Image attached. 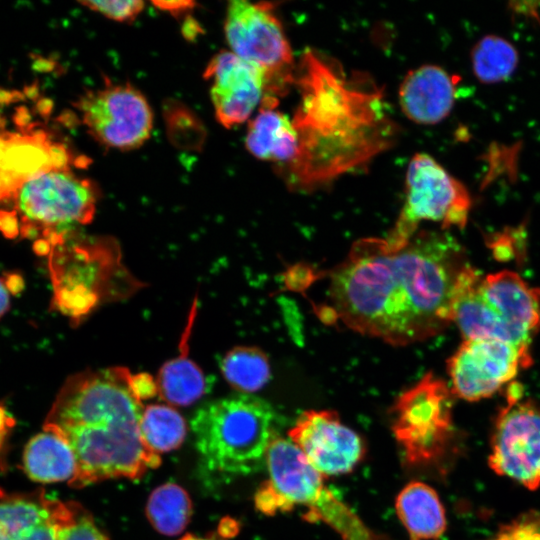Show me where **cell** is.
<instances>
[{
  "instance_id": "9a60e30c",
  "label": "cell",
  "mask_w": 540,
  "mask_h": 540,
  "mask_svg": "<svg viewBox=\"0 0 540 540\" xmlns=\"http://www.w3.org/2000/svg\"><path fill=\"white\" fill-rule=\"evenodd\" d=\"M204 78L216 119L231 128L249 119L266 95L264 74L231 51H221L208 63Z\"/></svg>"
},
{
  "instance_id": "52a82bcc",
  "label": "cell",
  "mask_w": 540,
  "mask_h": 540,
  "mask_svg": "<svg viewBox=\"0 0 540 540\" xmlns=\"http://www.w3.org/2000/svg\"><path fill=\"white\" fill-rule=\"evenodd\" d=\"M472 199L466 186L426 153L415 154L407 167L405 200L395 226L384 237L402 246L423 221L436 222L441 230L467 224Z\"/></svg>"
},
{
  "instance_id": "e575fe53",
  "label": "cell",
  "mask_w": 540,
  "mask_h": 540,
  "mask_svg": "<svg viewBox=\"0 0 540 540\" xmlns=\"http://www.w3.org/2000/svg\"><path fill=\"white\" fill-rule=\"evenodd\" d=\"M6 283L0 278V318L10 307L9 293Z\"/></svg>"
},
{
  "instance_id": "f1b7e54d",
  "label": "cell",
  "mask_w": 540,
  "mask_h": 540,
  "mask_svg": "<svg viewBox=\"0 0 540 540\" xmlns=\"http://www.w3.org/2000/svg\"><path fill=\"white\" fill-rule=\"evenodd\" d=\"M492 540H540V513L522 514L503 526Z\"/></svg>"
},
{
  "instance_id": "e0dca14e",
  "label": "cell",
  "mask_w": 540,
  "mask_h": 540,
  "mask_svg": "<svg viewBox=\"0 0 540 540\" xmlns=\"http://www.w3.org/2000/svg\"><path fill=\"white\" fill-rule=\"evenodd\" d=\"M458 80L444 68L425 64L406 74L398 91L403 114L421 125L443 121L456 101Z\"/></svg>"
},
{
  "instance_id": "4dcf8cb0",
  "label": "cell",
  "mask_w": 540,
  "mask_h": 540,
  "mask_svg": "<svg viewBox=\"0 0 540 540\" xmlns=\"http://www.w3.org/2000/svg\"><path fill=\"white\" fill-rule=\"evenodd\" d=\"M0 231L9 238L19 234L20 226L16 210H0Z\"/></svg>"
},
{
  "instance_id": "cb8c5ba5",
  "label": "cell",
  "mask_w": 540,
  "mask_h": 540,
  "mask_svg": "<svg viewBox=\"0 0 540 540\" xmlns=\"http://www.w3.org/2000/svg\"><path fill=\"white\" fill-rule=\"evenodd\" d=\"M220 369L233 388L245 393L260 390L271 376L268 357L257 347H234L222 358Z\"/></svg>"
},
{
  "instance_id": "30bf717a",
  "label": "cell",
  "mask_w": 540,
  "mask_h": 540,
  "mask_svg": "<svg viewBox=\"0 0 540 540\" xmlns=\"http://www.w3.org/2000/svg\"><path fill=\"white\" fill-rule=\"evenodd\" d=\"M522 397V387L512 383L495 419L488 463L498 475L536 490L540 487V408Z\"/></svg>"
},
{
  "instance_id": "603a6c76",
  "label": "cell",
  "mask_w": 540,
  "mask_h": 540,
  "mask_svg": "<svg viewBox=\"0 0 540 540\" xmlns=\"http://www.w3.org/2000/svg\"><path fill=\"white\" fill-rule=\"evenodd\" d=\"M474 76L483 84H495L507 80L519 63L516 47L507 39L487 34L481 37L470 51Z\"/></svg>"
},
{
  "instance_id": "7c38bea8",
  "label": "cell",
  "mask_w": 540,
  "mask_h": 540,
  "mask_svg": "<svg viewBox=\"0 0 540 540\" xmlns=\"http://www.w3.org/2000/svg\"><path fill=\"white\" fill-rule=\"evenodd\" d=\"M531 363L529 347L491 338L464 339L447 361L451 392L466 401L488 398Z\"/></svg>"
},
{
  "instance_id": "8992f818",
  "label": "cell",
  "mask_w": 540,
  "mask_h": 540,
  "mask_svg": "<svg viewBox=\"0 0 540 540\" xmlns=\"http://www.w3.org/2000/svg\"><path fill=\"white\" fill-rule=\"evenodd\" d=\"M14 200L21 216L20 233L39 237L36 242L50 252L78 226L92 221L98 190L91 180L71 170H58L27 181Z\"/></svg>"
},
{
  "instance_id": "d590c367",
  "label": "cell",
  "mask_w": 540,
  "mask_h": 540,
  "mask_svg": "<svg viewBox=\"0 0 540 540\" xmlns=\"http://www.w3.org/2000/svg\"><path fill=\"white\" fill-rule=\"evenodd\" d=\"M52 102L48 98L38 99L36 102V111L42 117L47 118L52 111Z\"/></svg>"
},
{
  "instance_id": "2e32d148",
  "label": "cell",
  "mask_w": 540,
  "mask_h": 540,
  "mask_svg": "<svg viewBox=\"0 0 540 540\" xmlns=\"http://www.w3.org/2000/svg\"><path fill=\"white\" fill-rule=\"evenodd\" d=\"M480 289L510 342L529 347L540 329V288L530 286L513 271L503 270L482 277Z\"/></svg>"
},
{
  "instance_id": "8d00e7d4",
  "label": "cell",
  "mask_w": 540,
  "mask_h": 540,
  "mask_svg": "<svg viewBox=\"0 0 540 540\" xmlns=\"http://www.w3.org/2000/svg\"><path fill=\"white\" fill-rule=\"evenodd\" d=\"M23 94L26 98L36 100L39 97V87L36 82L26 86L23 90Z\"/></svg>"
},
{
  "instance_id": "836d02e7",
  "label": "cell",
  "mask_w": 540,
  "mask_h": 540,
  "mask_svg": "<svg viewBox=\"0 0 540 540\" xmlns=\"http://www.w3.org/2000/svg\"><path fill=\"white\" fill-rule=\"evenodd\" d=\"M25 99L23 92L0 88V105H8Z\"/></svg>"
},
{
  "instance_id": "3957f363",
  "label": "cell",
  "mask_w": 540,
  "mask_h": 540,
  "mask_svg": "<svg viewBox=\"0 0 540 540\" xmlns=\"http://www.w3.org/2000/svg\"><path fill=\"white\" fill-rule=\"evenodd\" d=\"M298 83L302 100L292 120L298 154L286 168L293 186L308 188L366 161L388 144L381 95L311 50Z\"/></svg>"
},
{
  "instance_id": "44dd1931",
  "label": "cell",
  "mask_w": 540,
  "mask_h": 540,
  "mask_svg": "<svg viewBox=\"0 0 540 540\" xmlns=\"http://www.w3.org/2000/svg\"><path fill=\"white\" fill-rule=\"evenodd\" d=\"M27 475L34 481L52 483L68 480L77 474V460L69 443L48 429L28 442L23 454Z\"/></svg>"
},
{
  "instance_id": "74e56055",
  "label": "cell",
  "mask_w": 540,
  "mask_h": 540,
  "mask_svg": "<svg viewBox=\"0 0 540 540\" xmlns=\"http://www.w3.org/2000/svg\"><path fill=\"white\" fill-rule=\"evenodd\" d=\"M180 540H210V539H204V538H198V537H195V536H192V535H186L185 537H183Z\"/></svg>"
},
{
  "instance_id": "277c9868",
  "label": "cell",
  "mask_w": 540,
  "mask_h": 540,
  "mask_svg": "<svg viewBox=\"0 0 540 540\" xmlns=\"http://www.w3.org/2000/svg\"><path fill=\"white\" fill-rule=\"evenodd\" d=\"M274 412L264 400L246 394L207 403L192 419L204 468L219 475L259 469L273 436Z\"/></svg>"
},
{
  "instance_id": "1f68e13d",
  "label": "cell",
  "mask_w": 540,
  "mask_h": 540,
  "mask_svg": "<svg viewBox=\"0 0 540 540\" xmlns=\"http://www.w3.org/2000/svg\"><path fill=\"white\" fill-rule=\"evenodd\" d=\"M154 5L159 9L177 15L194 8L196 3L192 1H156Z\"/></svg>"
},
{
  "instance_id": "4fadbf2b",
  "label": "cell",
  "mask_w": 540,
  "mask_h": 540,
  "mask_svg": "<svg viewBox=\"0 0 540 540\" xmlns=\"http://www.w3.org/2000/svg\"><path fill=\"white\" fill-rule=\"evenodd\" d=\"M35 126L19 133L0 132V201L14 199L33 178L84 163V158L74 156L66 144Z\"/></svg>"
},
{
  "instance_id": "7a4b0ae2",
  "label": "cell",
  "mask_w": 540,
  "mask_h": 540,
  "mask_svg": "<svg viewBox=\"0 0 540 540\" xmlns=\"http://www.w3.org/2000/svg\"><path fill=\"white\" fill-rule=\"evenodd\" d=\"M127 368L86 370L61 387L43 429L61 435L77 460L69 483L80 488L111 479H139L161 459L144 442L142 400Z\"/></svg>"
},
{
  "instance_id": "ffe728a7",
  "label": "cell",
  "mask_w": 540,
  "mask_h": 540,
  "mask_svg": "<svg viewBox=\"0 0 540 540\" xmlns=\"http://www.w3.org/2000/svg\"><path fill=\"white\" fill-rule=\"evenodd\" d=\"M395 508L410 540H435L446 529L445 510L439 496L425 483L407 484L398 494Z\"/></svg>"
},
{
  "instance_id": "5b68a950",
  "label": "cell",
  "mask_w": 540,
  "mask_h": 540,
  "mask_svg": "<svg viewBox=\"0 0 540 540\" xmlns=\"http://www.w3.org/2000/svg\"><path fill=\"white\" fill-rule=\"evenodd\" d=\"M265 460L269 480L255 496L260 512L273 515L302 505L308 508L303 519L325 522L343 540H383L325 486L323 475L308 463L292 441L274 437Z\"/></svg>"
},
{
  "instance_id": "d6986e66",
  "label": "cell",
  "mask_w": 540,
  "mask_h": 540,
  "mask_svg": "<svg viewBox=\"0 0 540 540\" xmlns=\"http://www.w3.org/2000/svg\"><path fill=\"white\" fill-rule=\"evenodd\" d=\"M246 149L257 159L285 168L298 154V136L292 120L277 109V98L265 96L258 114L249 122Z\"/></svg>"
},
{
  "instance_id": "6da1fadb",
  "label": "cell",
  "mask_w": 540,
  "mask_h": 540,
  "mask_svg": "<svg viewBox=\"0 0 540 540\" xmlns=\"http://www.w3.org/2000/svg\"><path fill=\"white\" fill-rule=\"evenodd\" d=\"M468 265L445 230H418L398 247L384 237L358 240L328 272L319 314L390 345L424 341L452 322L455 288Z\"/></svg>"
},
{
  "instance_id": "f546056e",
  "label": "cell",
  "mask_w": 540,
  "mask_h": 540,
  "mask_svg": "<svg viewBox=\"0 0 540 540\" xmlns=\"http://www.w3.org/2000/svg\"><path fill=\"white\" fill-rule=\"evenodd\" d=\"M132 386L135 393L142 401L151 398L158 393L156 381L148 374H133Z\"/></svg>"
},
{
  "instance_id": "d6a6232c",
  "label": "cell",
  "mask_w": 540,
  "mask_h": 540,
  "mask_svg": "<svg viewBox=\"0 0 540 540\" xmlns=\"http://www.w3.org/2000/svg\"><path fill=\"white\" fill-rule=\"evenodd\" d=\"M30 112L25 106H18L13 115V121L20 131H28L35 123L31 122Z\"/></svg>"
},
{
  "instance_id": "9c48e42d",
  "label": "cell",
  "mask_w": 540,
  "mask_h": 540,
  "mask_svg": "<svg viewBox=\"0 0 540 540\" xmlns=\"http://www.w3.org/2000/svg\"><path fill=\"white\" fill-rule=\"evenodd\" d=\"M224 34L230 51L264 74L265 96L276 94L292 79V48L271 3L230 1Z\"/></svg>"
},
{
  "instance_id": "f35d334b",
  "label": "cell",
  "mask_w": 540,
  "mask_h": 540,
  "mask_svg": "<svg viewBox=\"0 0 540 540\" xmlns=\"http://www.w3.org/2000/svg\"><path fill=\"white\" fill-rule=\"evenodd\" d=\"M5 124H6V120L0 113V132H3L2 130L5 127Z\"/></svg>"
},
{
  "instance_id": "7402d4cb",
  "label": "cell",
  "mask_w": 540,
  "mask_h": 540,
  "mask_svg": "<svg viewBox=\"0 0 540 540\" xmlns=\"http://www.w3.org/2000/svg\"><path fill=\"white\" fill-rule=\"evenodd\" d=\"M186 344L183 338L181 354L165 362L155 380L160 397L174 406L191 405L207 392L204 373L188 357Z\"/></svg>"
},
{
  "instance_id": "83f0119b",
  "label": "cell",
  "mask_w": 540,
  "mask_h": 540,
  "mask_svg": "<svg viewBox=\"0 0 540 540\" xmlns=\"http://www.w3.org/2000/svg\"><path fill=\"white\" fill-rule=\"evenodd\" d=\"M86 8L117 22H131L144 9L139 0L81 1Z\"/></svg>"
},
{
  "instance_id": "8fae6325",
  "label": "cell",
  "mask_w": 540,
  "mask_h": 540,
  "mask_svg": "<svg viewBox=\"0 0 540 540\" xmlns=\"http://www.w3.org/2000/svg\"><path fill=\"white\" fill-rule=\"evenodd\" d=\"M88 134L99 144L121 151L140 147L153 128L145 96L130 84H112L85 92L74 104Z\"/></svg>"
},
{
  "instance_id": "d4e9b609",
  "label": "cell",
  "mask_w": 540,
  "mask_h": 540,
  "mask_svg": "<svg viewBox=\"0 0 540 540\" xmlns=\"http://www.w3.org/2000/svg\"><path fill=\"white\" fill-rule=\"evenodd\" d=\"M146 511L156 530L164 535L174 536L181 533L188 524L192 505L182 487L166 483L151 493Z\"/></svg>"
},
{
  "instance_id": "4316f807",
  "label": "cell",
  "mask_w": 540,
  "mask_h": 540,
  "mask_svg": "<svg viewBox=\"0 0 540 540\" xmlns=\"http://www.w3.org/2000/svg\"><path fill=\"white\" fill-rule=\"evenodd\" d=\"M59 540H108L95 524L90 513L79 504L69 503Z\"/></svg>"
},
{
  "instance_id": "ac0fdd59",
  "label": "cell",
  "mask_w": 540,
  "mask_h": 540,
  "mask_svg": "<svg viewBox=\"0 0 540 540\" xmlns=\"http://www.w3.org/2000/svg\"><path fill=\"white\" fill-rule=\"evenodd\" d=\"M69 503L45 495L0 501V540H59Z\"/></svg>"
},
{
  "instance_id": "ba28073f",
  "label": "cell",
  "mask_w": 540,
  "mask_h": 540,
  "mask_svg": "<svg viewBox=\"0 0 540 540\" xmlns=\"http://www.w3.org/2000/svg\"><path fill=\"white\" fill-rule=\"evenodd\" d=\"M452 396L428 373L398 397L392 430L408 463L426 464L444 454L453 432Z\"/></svg>"
},
{
  "instance_id": "484cf974",
  "label": "cell",
  "mask_w": 540,
  "mask_h": 540,
  "mask_svg": "<svg viewBox=\"0 0 540 540\" xmlns=\"http://www.w3.org/2000/svg\"><path fill=\"white\" fill-rule=\"evenodd\" d=\"M140 430L146 445L155 453L178 448L187 432L182 415L164 404H151L144 408Z\"/></svg>"
},
{
  "instance_id": "5bb4252c",
  "label": "cell",
  "mask_w": 540,
  "mask_h": 540,
  "mask_svg": "<svg viewBox=\"0 0 540 540\" xmlns=\"http://www.w3.org/2000/svg\"><path fill=\"white\" fill-rule=\"evenodd\" d=\"M288 436L321 475L348 473L365 455L363 439L331 410L303 412Z\"/></svg>"
}]
</instances>
